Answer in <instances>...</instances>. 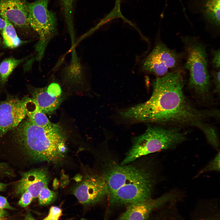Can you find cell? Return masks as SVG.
I'll use <instances>...</instances> for the list:
<instances>
[{
    "label": "cell",
    "instance_id": "cell-1",
    "mask_svg": "<svg viewBox=\"0 0 220 220\" xmlns=\"http://www.w3.org/2000/svg\"><path fill=\"white\" fill-rule=\"evenodd\" d=\"M184 83L180 72H168L154 80L152 94L148 100L122 110L119 115L125 120L133 122L196 127L203 132L209 143H215L218 135L207 121L218 117L219 112L196 108L185 95Z\"/></svg>",
    "mask_w": 220,
    "mask_h": 220
},
{
    "label": "cell",
    "instance_id": "cell-2",
    "mask_svg": "<svg viewBox=\"0 0 220 220\" xmlns=\"http://www.w3.org/2000/svg\"><path fill=\"white\" fill-rule=\"evenodd\" d=\"M102 175L112 204L128 205L151 198L154 178L148 169L130 163L115 164Z\"/></svg>",
    "mask_w": 220,
    "mask_h": 220
},
{
    "label": "cell",
    "instance_id": "cell-3",
    "mask_svg": "<svg viewBox=\"0 0 220 220\" xmlns=\"http://www.w3.org/2000/svg\"><path fill=\"white\" fill-rule=\"evenodd\" d=\"M16 127V140L30 159L57 164L64 159L65 155L59 151V147L65 143V135L59 125L52 123L40 127L28 118Z\"/></svg>",
    "mask_w": 220,
    "mask_h": 220
},
{
    "label": "cell",
    "instance_id": "cell-4",
    "mask_svg": "<svg viewBox=\"0 0 220 220\" xmlns=\"http://www.w3.org/2000/svg\"><path fill=\"white\" fill-rule=\"evenodd\" d=\"M186 139L180 128L163 126L149 127L135 139L121 164H129L148 154L174 148Z\"/></svg>",
    "mask_w": 220,
    "mask_h": 220
},
{
    "label": "cell",
    "instance_id": "cell-5",
    "mask_svg": "<svg viewBox=\"0 0 220 220\" xmlns=\"http://www.w3.org/2000/svg\"><path fill=\"white\" fill-rule=\"evenodd\" d=\"M182 40L187 55L185 68L189 72V88L203 101L211 99L206 46L195 37L184 36Z\"/></svg>",
    "mask_w": 220,
    "mask_h": 220
},
{
    "label": "cell",
    "instance_id": "cell-6",
    "mask_svg": "<svg viewBox=\"0 0 220 220\" xmlns=\"http://www.w3.org/2000/svg\"><path fill=\"white\" fill-rule=\"evenodd\" d=\"M49 0H35L28 3V21L32 29L39 35L36 45L38 57L41 59L50 41L57 33L55 15L48 9Z\"/></svg>",
    "mask_w": 220,
    "mask_h": 220
},
{
    "label": "cell",
    "instance_id": "cell-7",
    "mask_svg": "<svg viewBox=\"0 0 220 220\" xmlns=\"http://www.w3.org/2000/svg\"><path fill=\"white\" fill-rule=\"evenodd\" d=\"M180 59V54L159 42L143 61L142 68L145 71L162 76L176 67Z\"/></svg>",
    "mask_w": 220,
    "mask_h": 220
},
{
    "label": "cell",
    "instance_id": "cell-8",
    "mask_svg": "<svg viewBox=\"0 0 220 220\" xmlns=\"http://www.w3.org/2000/svg\"><path fill=\"white\" fill-rule=\"evenodd\" d=\"M79 182L73 193L82 204L97 203L108 195L107 185L102 174L89 175Z\"/></svg>",
    "mask_w": 220,
    "mask_h": 220
},
{
    "label": "cell",
    "instance_id": "cell-9",
    "mask_svg": "<svg viewBox=\"0 0 220 220\" xmlns=\"http://www.w3.org/2000/svg\"><path fill=\"white\" fill-rule=\"evenodd\" d=\"M178 196L176 192L171 191L158 198H150L129 204L117 220H147L153 210L175 200Z\"/></svg>",
    "mask_w": 220,
    "mask_h": 220
},
{
    "label": "cell",
    "instance_id": "cell-10",
    "mask_svg": "<svg viewBox=\"0 0 220 220\" xmlns=\"http://www.w3.org/2000/svg\"><path fill=\"white\" fill-rule=\"evenodd\" d=\"M26 115L24 100L13 99L0 103V137L17 127Z\"/></svg>",
    "mask_w": 220,
    "mask_h": 220
},
{
    "label": "cell",
    "instance_id": "cell-11",
    "mask_svg": "<svg viewBox=\"0 0 220 220\" xmlns=\"http://www.w3.org/2000/svg\"><path fill=\"white\" fill-rule=\"evenodd\" d=\"M49 181V176L46 170H32L23 174L21 179L16 185V193L22 194L28 191L31 194L33 199L36 198L41 190L48 186Z\"/></svg>",
    "mask_w": 220,
    "mask_h": 220
},
{
    "label": "cell",
    "instance_id": "cell-12",
    "mask_svg": "<svg viewBox=\"0 0 220 220\" xmlns=\"http://www.w3.org/2000/svg\"><path fill=\"white\" fill-rule=\"evenodd\" d=\"M26 0H0V16L19 28L28 27Z\"/></svg>",
    "mask_w": 220,
    "mask_h": 220
},
{
    "label": "cell",
    "instance_id": "cell-13",
    "mask_svg": "<svg viewBox=\"0 0 220 220\" xmlns=\"http://www.w3.org/2000/svg\"><path fill=\"white\" fill-rule=\"evenodd\" d=\"M61 90L59 85L52 83L47 88L38 89L33 93L32 99L45 113L53 112L61 101Z\"/></svg>",
    "mask_w": 220,
    "mask_h": 220
},
{
    "label": "cell",
    "instance_id": "cell-14",
    "mask_svg": "<svg viewBox=\"0 0 220 220\" xmlns=\"http://www.w3.org/2000/svg\"><path fill=\"white\" fill-rule=\"evenodd\" d=\"M24 101L26 115L33 123L40 127H45L52 123L49 120L45 113L39 108L32 98H26Z\"/></svg>",
    "mask_w": 220,
    "mask_h": 220
},
{
    "label": "cell",
    "instance_id": "cell-15",
    "mask_svg": "<svg viewBox=\"0 0 220 220\" xmlns=\"http://www.w3.org/2000/svg\"><path fill=\"white\" fill-rule=\"evenodd\" d=\"M3 20L6 22V25L1 34L4 45L10 48L19 46L23 41L18 37L13 25L7 19Z\"/></svg>",
    "mask_w": 220,
    "mask_h": 220
},
{
    "label": "cell",
    "instance_id": "cell-16",
    "mask_svg": "<svg viewBox=\"0 0 220 220\" xmlns=\"http://www.w3.org/2000/svg\"><path fill=\"white\" fill-rule=\"evenodd\" d=\"M23 61L9 57L5 59L0 64V75L2 82L6 81L13 70Z\"/></svg>",
    "mask_w": 220,
    "mask_h": 220
},
{
    "label": "cell",
    "instance_id": "cell-17",
    "mask_svg": "<svg viewBox=\"0 0 220 220\" xmlns=\"http://www.w3.org/2000/svg\"><path fill=\"white\" fill-rule=\"evenodd\" d=\"M207 4L208 9L211 12L208 17L211 23L217 26L220 24L219 0H209Z\"/></svg>",
    "mask_w": 220,
    "mask_h": 220
},
{
    "label": "cell",
    "instance_id": "cell-18",
    "mask_svg": "<svg viewBox=\"0 0 220 220\" xmlns=\"http://www.w3.org/2000/svg\"><path fill=\"white\" fill-rule=\"evenodd\" d=\"M65 17L68 26L71 34L73 31V21L74 0H61Z\"/></svg>",
    "mask_w": 220,
    "mask_h": 220
},
{
    "label": "cell",
    "instance_id": "cell-19",
    "mask_svg": "<svg viewBox=\"0 0 220 220\" xmlns=\"http://www.w3.org/2000/svg\"><path fill=\"white\" fill-rule=\"evenodd\" d=\"M56 196V193L48 188V186L43 188L41 191L38 198L39 203L42 205H45L51 203Z\"/></svg>",
    "mask_w": 220,
    "mask_h": 220
},
{
    "label": "cell",
    "instance_id": "cell-20",
    "mask_svg": "<svg viewBox=\"0 0 220 220\" xmlns=\"http://www.w3.org/2000/svg\"><path fill=\"white\" fill-rule=\"evenodd\" d=\"M220 151L214 158L205 167H204L196 175L197 177L200 174L211 171H219L220 170Z\"/></svg>",
    "mask_w": 220,
    "mask_h": 220
},
{
    "label": "cell",
    "instance_id": "cell-21",
    "mask_svg": "<svg viewBox=\"0 0 220 220\" xmlns=\"http://www.w3.org/2000/svg\"><path fill=\"white\" fill-rule=\"evenodd\" d=\"M61 213L62 210L60 208L53 206L50 208L47 216L43 220H59Z\"/></svg>",
    "mask_w": 220,
    "mask_h": 220
},
{
    "label": "cell",
    "instance_id": "cell-22",
    "mask_svg": "<svg viewBox=\"0 0 220 220\" xmlns=\"http://www.w3.org/2000/svg\"><path fill=\"white\" fill-rule=\"evenodd\" d=\"M33 199L30 193L28 191L25 192L22 194L18 204L22 207H25L31 203Z\"/></svg>",
    "mask_w": 220,
    "mask_h": 220
},
{
    "label": "cell",
    "instance_id": "cell-23",
    "mask_svg": "<svg viewBox=\"0 0 220 220\" xmlns=\"http://www.w3.org/2000/svg\"><path fill=\"white\" fill-rule=\"evenodd\" d=\"M220 70L213 72L212 73L213 76V82L215 85L214 92L218 96L220 94Z\"/></svg>",
    "mask_w": 220,
    "mask_h": 220
},
{
    "label": "cell",
    "instance_id": "cell-24",
    "mask_svg": "<svg viewBox=\"0 0 220 220\" xmlns=\"http://www.w3.org/2000/svg\"><path fill=\"white\" fill-rule=\"evenodd\" d=\"M213 58L211 61L213 66L216 68L219 69L220 68V50H213L212 51Z\"/></svg>",
    "mask_w": 220,
    "mask_h": 220
},
{
    "label": "cell",
    "instance_id": "cell-25",
    "mask_svg": "<svg viewBox=\"0 0 220 220\" xmlns=\"http://www.w3.org/2000/svg\"><path fill=\"white\" fill-rule=\"evenodd\" d=\"M5 209H12L13 208L10 205L5 197L0 196V210Z\"/></svg>",
    "mask_w": 220,
    "mask_h": 220
},
{
    "label": "cell",
    "instance_id": "cell-26",
    "mask_svg": "<svg viewBox=\"0 0 220 220\" xmlns=\"http://www.w3.org/2000/svg\"><path fill=\"white\" fill-rule=\"evenodd\" d=\"M6 25V22L0 16V32L2 33Z\"/></svg>",
    "mask_w": 220,
    "mask_h": 220
},
{
    "label": "cell",
    "instance_id": "cell-27",
    "mask_svg": "<svg viewBox=\"0 0 220 220\" xmlns=\"http://www.w3.org/2000/svg\"><path fill=\"white\" fill-rule=\"evenodd\" d=\"M59 184L58 181L57 179H54L53 183V186L54 189H57L59 186Z\"/></svg>",
    "mask_w": 220,
    "mask_h": 220
},
{
    "label": "cell",
    "instance_id": "cell-28",
    "mask_svg": "<svg viewBox=\"0 0 220 220\" xmlns=\"http://www.w3.org/2000/svg\"><path fill=\"white\" fill-rule=\"evenodd\" d=\"M74 179L76 182H80L82 180V177L81 175L78 174L74 177Z\"/></svg>",
    "mask_w": 220,
    "mask_h": 220
},
{
    "label": "cell",
    "instance_id": "cell-29",
    "mask_svg": "<svg viewBox=\"0 0 220 220\" xmlns=\"http://www.w3.org/2000/svg\"><path fill=\"white\" fill-rule=\"evenodd\" d=\"M7 184L0 182V191L4 190L6 188Z\"/></svg>",
    "mask_w": 220,
    "mask_h": 220
},
{
    "label": "cell",
    "instance_id": "cell-30",
    "mask_svg": "<svg viewBox=\"0 0 220 220\" xmlns=\"http://www.w3.org/2000/svg\"><path fill=\"white\" fill-rule=\"evenodd\" d=\"M24 220H35L30 214H28L26 216Z\"/></svg>",
    "mask_w": 220,
    "mask_h": 220
},
{
    "label": "cell",
    "instance_id": "cell-31",
    "mask_svg": "<svg viewBox=\"0 0 220 220\" xmlns=\"http://www.w3.org/2000/svg\"><path fill=\"white\" fill-rule=\"evenodd\" d=\"M199 220H218V218H213V217H207V218H202L201 219H200Z\"/></svg>",
    "mask_w": 220,
    "mask_h": 220
},
{
    "label": "cell",
    "instance_id": "cell-32",
    "mask_svg": "<svg viewBox=\"0 0 220 220\" xmlns=\"http://www.w3.org/2000/svg\"><path fill=\"white\" fill-rule=\"evenodd\" d=\"M2 210H0V218L3 215L4 212Z\"/></svg>",
    "mask_w": 220,
    "mask_h": 220
},
{
    "label": "cell",
    "instance_id": "cell-33",
    "mask_svg": "<svg viewBox=\"0 0 220 220\" xmlns=\"http://www.w3.org/2000/svg\"><path fill=\"white\" fill-rule=\"evenodd\" d=\"M3 164L1 163H0V170L3 167Z\"/></svg>",
    "mask_w": 220,
    "mask_h": 220
},
{
    "label": "cell",
    "instance_id": "cell-34",
    "mask_svg": "<svg viewBox=\"0 0 220 220\" xmlns=\"http://www.w3.org/2000/svg\"><path fill=\"white\" fill-rule=\"evenodd\" d=\"M2 42V40L1 38L0 37V43H1Z\"/></svg>",
    "mask_w": 220,
    "mask_h": 220
},
{
    "label": "cell",
    "instance_id": "cell-35",
    "mask_svg": "<svg viewBox=\"0 0 220 220\" xmlns=\"http://www.w3.org/2000/svg\"><path fill=\"white\" fill-rule=\"evenodd\" d=\"M0 220H1L0 219Z\"/></svg>",
    "mask_w": 220,
    "mask_h": 220
}]
</instances>
